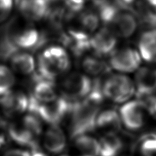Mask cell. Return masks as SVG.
<instances>
[{"label": "cell", "mask_w": 156, "mask_h": 156, "mask_svg": "<svg viewBox=\"0 0 156 156\" xmlns=\"http://www.w3.org/2000/svg\"><path fill=\"white\" fill-rule=\"evenodd\" d=\"M74 156H100V142L88 135L74 139Z\"/></svg>", "instance_id": "cell-18"}, {"label": "cell", "mask_w": 156, "mask_h": 156, "mask_svg": "<svg viewBox=\"0 0 156 156\" xmlns=\"http://www.w3.org/2000/svg\"><path fill=\"white\" fill-rule=\"evenodd\" d=\"M141 58L145 61L156 64V29L145 31L139 42Z\"/></svg>", "instance_id": "cell-17"}, {"label": "cell", "mask_w": 156, "mask_h": 156, "mask_svg": "<svg viewBox=\"0 0 156 156\" xmlns=\"http://www.w3.org/2000/svg\"><path fill=\"white\" fill-rule=\"evenodd\" d=\"M66 136L58 125H51L43 136V145L48 152L59 154L66 147Z\"/></svg>", "instance_id": "cell-13"}, {"label": "cell", "mask_w": 156, "mask_h": 156, "mask_svg": "<svg viewBox=\"0 0 156 156\" xmlns=\"http://www.w3.org/2000/svg\"><path fill=\"white\" fill-rule=\"evenodd\" d=\"M4 36L16 51L40 48L48 41L45 33L39 32L35 28L12 21L7 25Z\"/></svg>", "instance_id": "cell-2"}, {"label": "cell", "mask_w": 156, "mask_h": 156, "mask_svg": "<svg viewBox=\"0 0 156 156\" xmlns=\"http://www.w3.org/2000/svg\"><path fill=\"white\" fill-rule=\"evenodd\" d=\"M104 97L115 103H123L136 93V87L130 78L125 75L109 76L103 83Z\"/></svg>", "instance_id": "cell-5"}, {"label": "cell", "mask_w": 156, "mask_h": 156, "mask_svg": "<svg viewBox=\"0 0 156 156\" xmlns=\"http://www.w3.org/2000/svg\"><path fill=\"white\" fill-rule=\"evenodd\" d=\"M146 106L142 100H133L122 105L119 109L122 123L130 130H138L145 124Z\"/></svg>", "instance_id": "cell-8"}, {"label": "cell", "mask_w": 156, "mask_h": 156, "mask_svg": "<svg viewBox=\"0 0 156 156\" xmlns=\"http://www.w3.org/2000/svg\"><path fill=\"white\" fill-rule=\"evenodd\" d=\"M6 132H8V128L5 129L3 122H0V149L4 146L6 142Z\"/></svg>", "instance_id": "cell-30"}, {"label": "cell", "mask_w": 156, "mask_h": 156, "mask_svg": "<svg viewBox=\"0 0 156 156\" xmlns=\"http://www.w3.org/2000/svg\"><path fill=\"white\" fill-rule=\"evenodd\" d=\"M110 66L121 73H130L139 68L141 56L133 48H122L114 51L110 56Z\"/></svg>", "instance_id": "cell-9"}, {"label": "cell", "mask_w": 156, "mask_h": 156, "mask_svg": "<svg viewBox=\"0 0 156 156\" xmlns=\"http://www.w3.org/2000/svg\"><path fill=\"white\" fill-rule=\"evenodd\" d=\"M100 2H101V3H102V2H103V0H100Z\"/></svg>", "instance_id": "cell-34"}, {"label": "cell", "mask_w": 156, "mask_h": 156, "mask_svg": "<svg viewBox=\"0 0 156 156\" xmlns=\"http://www.w3.org/2000/svg\"><path fill=\"white\" fill-rule=\"evenodd\" d=\"M30 153H31V156H48L46 153L43 152L40 148H35L33 149H30Z\"/></svg>", "instance_id": "cell-31"}, {"label": "cell", "mask_w": 156, "mask_h": 156, "mask_svg": "<svg viewBox=\"0 0 156 156\" xmlns=\"http://www.w3.org/2000/svg\"><path fill=\"white\" fill-rule=\"evenodd\" d=\"M142 101L145 103L147 111L156 119V97L150 96L144 99Z\"/></svg>", "instance_id": "cell-28"}, {"label": "cell", "mask_w": 156, "mask_h": 156, "mask_svg": "<svg viewBox=\"0 0 156 156\" xmlns=\"http://www.w3.org/2000/svg\"><path fill=\"white\" fill-rule=\"evenodd\" d=\"M116 44V35L106 27L99 30L91 37V50L99 57L111 56L115 51Z\"/></svg>", "instance_id": "cell-10"}, {"label": "cell", "mask_w": 156, "mask_h": 156, "mask_svg": "<svg viewBox=\"0 0 156 156\" xmlns=\"http://www.w3.org/2000/svg\"><path fill=\"white\" fill-rule=\"evenodd\" d=\"M106 28L112 30L116 36L129 37L137 29L138 22L130 12L122 11L117 8L105 22Z\"/></svg>", "instance_id": "cell-6"}, {"label": "cell", "mask_w": 156, "mask_h": 156, "mask_svg": "<svg viewBox=\"0 0 156 156\" xmlns=\"http://www.w3.org/2000/svg\"><path fill=\"white\" fill-rule=\"evenodd\" d=\"M94 82L87 75L81 73H73L67 75L61 82L62 97L70 101H80L89 96L92 90Z\"/></svg>", "instance_id": "cell-4"}, {"label": "cell", "mask_w": 156, "mask_h": 156, "mask_svg": "<svg viewBox=\"0 0 156 156\" xmlns=\"http://www.w3.org/2000/svg\"><path fill=\"white\" fill-rule=\"evenodd\" d=\"M40 103H49L57 98L55 85L52 81L39 78L35 75L32 95Z\"/></svg>", "instance_id": "cell-19"}, {"label": "cell", "mask_w": 156, "mask_h": 156, "mask_svg": "<svg viewBox=\"0 0 156 156\" xmlns=\"http://www.w3.org/2000/svg\"><path fill=\"white\" fill-rule=\"evenodd\" d=\"M8 135L10 139L21 146L30 149L38 148L37 138L25 126L22 121L13 122L9 126Z\"/></svg>", "instance_id": "cell-14"}, {"label": "cell", "mask_w": 156, "mask_h": 156, "mask_svg": "<svg viewBox=\"0 0 156 156\" xmlns=\"http://www.w3.org/2000/svg\"><path fill=\"white\" fill-rule=\"evenodd\" d=\"M16 83L13 70L7 66L0 64V97L12 90Z\"/></svg>", "instance_id": "cell-23"}, {"label": "cell", "mask_w": 156, "mask_h": 156, "mask_svg": "<svg viewBox=\"0 0 156 156\" xmlns=\"http://www.w3.org/2000/svg\"><path fill=\"white\" fill-rule=\"evenodd\" d=\"M12 70L23 75H29L34 72L35 61L28 52L19 51L10 58Z\"/></svg>", "instance_id": "cell-20"}, {"label": "cell", "mask_w": 156, "mask_h": 156, "mask_svg": "<svg viewBox=\"0 0 156 156\" xmlns=\"http://www.w3.org/2000/svg\"><path fill=\"white\" fill-rule=\"evenodd\" d=\"M29 97L21 91L11 90L0 97V114L12 119L28 109Z\"/></svg>", "instance_id": "cell-7"}, {"label": "cell", "mask_w": 156, "mask_h": 156, "mask_svg": "<svg viewBox=\"0 0 156 156\" xmlns=\"http://www.w3.org/2000/svg\"><path fill=\"white\" fill-rule=\"evenodd\" d=\"M22 122L36 138L42 133V120L35 114L29 112L23 117Z\"/></svg>", "instance_id": "cell-25"}, {"label": "cell", "mask_w": 156, "mask_h": 156, "mask_svg": "<svg viewBox=\"0 0 156 156\" xmlns=\"http://www.w3.org/2000/svg\"><path fill=\"white\" fill-rule=\"evenodd\" d=\"M100 142V156H118L122 151L123 142L116 133H106Z\"/></svg>", "instance_id": "cell-21"}, {"label": "cell", "mask_w": 156, "mask_h": 156, "mask_svg": "<svg viewBox=\"0 0 156 156\" xmlns=\"http://www.w3.org/2000/svg\"><path fill=\"white\" fill-rule=\"evenodd\" d=\"M73 103L64 98L58 97L49 103H40L35 98L29 97L30 112L35 114L44 122L51 125H58L66 116L69 115Z\"/></svg>", "instance_id": "cell-3"}, {"label": "cell", "mask_w": 156, "mask_h": 156, "mask_svg": "<svg viewBox=\"0 0 156 156\" xmlns=\"http://www.w3.org/2000/svg\"><path fill=\"white\" fill-rule=\"evenodd\" d=\"M2 156H31V153L29 150L12 148L5 151Z\"/></svg>", "instance_id": "cell-29"}, {"label": "cell", "mask_w": 156, "mask_h": 156, "mask_svg": "<svg viewBox=\"0 0 156 156\" xmlns=\"http://www.w3.org/2000/svg\"><path fill=\"white\" fill-rule=\"evenodd\" d=\"M82 67L85 72L92 76H98L107 73L109 66L97 57L87 56L82 61Z\"/></svg>", "instance_id": "cell-22"}, {"label": "cell", "mask_w": 156, "mask_h": 156, "mask_svg": "<svg viewBox=\"0 0 156 156\" xmlns=\"http://www.w3.org/2000/svg\"><path fill=\"white\" fill-rule=\"evenodd\" d=\"M147 5L152 8H156V0H145Z\"/></svg>", "instance_id": "cell-33"}, {"label": "cell", "mask_w": 156, "mask_h": 156, "mask_svg": "<svg viewBox=\"0 0 156 156\" xmlns=\"http://www.w3.org/2000/svg\"><path fill=\"white\" fill-rule=\"evenodd\" d=\"M100 18L98 14L93 12H85L79 17L80 28L83 31L89 33L94 32L100 25Z\"/></svg>", "instance_id": "cell-24"}, {"label": "cell", "mask_w": 156, "mask_h": 156, "mask_svg": "<svg viewBox=\"0 0 156 156\" xmlns=\"http://www.w3.org/2000/svg\"><path fill=\"white\" fill-rule=\"evenodd\" d=\"M25 19L30 21H39L48 17L51 0H15Z\"/></svg>", "instance_id": "cell-11"}, {"label": "cell", "mask_w": 156, "mask_h": 156, "mask_svg": "<svg viewBox=\"0 0 156 156\" xmlns=\"http://www.w3.org/2000/svg\"><path fill=\"white\" fill-rule=\"evenodd\" d=\"M122 125L120 115L112 109H108L100 112L97 116L96 128L106 133H116L119 131Z\"/></svg>", "instance_id": "cell-15"}, {"label": "cell", "mask_w": 156, "mask_h": 156, "mask_svg": "<svg viewBox=\"0 0 156 156\" xmlns=\"http://www.w3.org/2000/svg\"><path fill=\"white\" fill-rule=\"evenodd\" d=\"M136 94L138 98L145 99L156 91V68L142 67L136 75Z\"/></svg>", "instance_id": "cell-12"}, {"label": "cell", "mask_w": 156, "mask_h": 156, "mask_svg": "<svg viewBox=\"0 0 156 156\" xmlns=\"http://www.w3.org/2000/svg\"><path fill=\"white\" fill-rule=\"evenodd\" d=\"M41 54L55 66L60 73L67 71L70 68V58L64 48L58 45L50 46L44 49Z\"/></svg>", "instance_id": "cell-16"}, {"label": "cell", "mask_w": 156, "mask_h": 156, "mask_svg": "<svg viewBox=\"0 0 156 156\" xmlns=\"http://www.w3.org/2000/svg\"><path fill=\"white\" fill-rule=\"evenodd\" d=\"M100 105L94 103L87 98L73 103L70 110V136L76 139L94 130L97 127V119Z\"/></svg>", "instance_id": "cell-1"}, {"label": "cell", "mask_w": 156, "mask_h": 156, "mask_svg": "<svg viewBox=\"0 0 156 156\" xmlns=\"http://www.w3.org/2000/svg\"><path fill=\"white\" fill-rule=\"evenodd\" d=\"M136 0H118V2L124 7H129L134 4Z\"/></svg>", "instance_id": "cell-32"}, {"label": "cell", "mask_w": 156, "mask_h": 156, "mask_svg": "<svg viewBox=\"0 0 156 156\" xmlns=\"http://www.w3.org/2000/svg\"><path fill=\"white\" fill-rule=\"evenodd\" d=\"M86 1L87 0H64V3L71 12H77L83 8Z\"/></svg>", "instance_id": "cell-27"}, {"label": "cell", "mask_w": 156, "mask_h": 156, "mask_svg": "<svg viewBox=\"0 0 156 156\" xmlns=\"http://www.w3.org/2000/svg\"><path fill=\"white\" fill-rule=\"evenodd\" d=\"M15 4V0H0V24L4 23L9 19Z\"/></svg>", "instance_id": "cell-26"}, {"label": "cell", "mask_w": 156, "mask_h": 156, "mask_svg": "<svg viewBox=\"0 0 156 156\" xmlns=\"http://www.w3.org/2000/svg\"><path fill=\"white\" fill-rule=\"evenodd\" d=\"M61 156H68V155H61Z\"/></svg>", "instance_id": "cell-35"}]
</instances>
